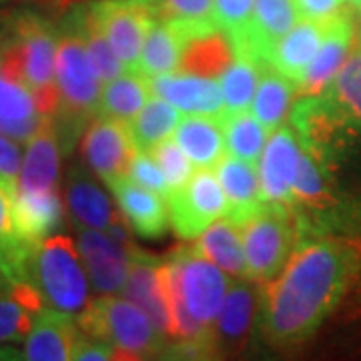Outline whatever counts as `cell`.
<instances>
[{"label": "cell", "mask_w": 361, "mask_h": 361, "mask_svg": "<svg viewBox=\"0 0 361 361\" xmlns=\"http://www.w3.org/2000/svg\"><path fill=\"white\" fill-rule=\"evenodd\" d=\"M357 269L353 247L334 239L301 243L261 297V329L275 348L310 339L339 305Z\"/></svg>", "instance_id": "obj_1"}, {"label": "cell", "mask_w": 361, "mask_h": 361, "mask_svg": "<svg viewBox=\"0 0 361 361\" xmlns=\"http://www.w3.org/2000/svg\"><path fill=\"white\" fill-rule=\"evenodd\" d=\"M56 49L59 26L44 14L16 8L0 16V71L23 82L49 118L59 111Z\"/></svg>", "instance_id": "obj_2"}, {"label": "cell", "mask_w": 361, "mask_h": 361, "mask_svg": "<svg viewBox=\"0 0 361 361\" xmlns=\"http://www.w3.org/2000/svg\"><path fill=\"white\" fill-rule=\"evenodd\" d=\"M56 89L59 111L52 116L63 147L77 141L80 129L99 115V103L103 92V80L90 63L85 40L78 32L71 13L65 25L59 26L56 49Z\"/></svg>", "instance_id": "obj_3"}, {"label": "cell", "mask_w": 361, "mask_h": 361, "mask_svg": "<svg viewBox=\"0 0 361 361\" xmlns=\"http://www.w3.org/2000/svg\"><path fill=\"white\" fill-rule=\"evenodd\" d=\"M30 285L44 310L77 319L90 303V279L71 237L54 233L35 247L26 267Z\"/></svg>", "instance_id": "obj_4"}, {"label": "cell", "mask_w": 361, "mask_h": 361, "mask_svg": "<svg viewBox=\"0 0 361 361\" xmlns=\"http://www.w3.org/2000/svg\"><path fill=\"white\" fill-rule=\"evenodd\" d=\"M78 329L85 336L103 341L113 349H127L141 355H159L167 345L151 317L127 297L103 295L92 299L89 307L77 317Z\"/></svg>", "instance_id": "obj_5"}, {"label": "cell", "mask_w": 361, "mask_h": 361, "mask_svg": "<svg viewBox=\"0 0 361 361\" xmlns=\"http://www.w3.org/2000/svg\"><path fill=\"white\" fill-rule=\"evenodd\" d=\"M167 293L175 297L189 315L213 331L231 279L195 247H180L165 259Z\"/></svg>", "instance_id": "obj_6"}, {"label": "cell", "mask_w": 361, "mask_h": 361, "mask_svg": "<svg viewBox=\"0 0 361 361\" xmlns=\"http://www.w3.org/2000/svg\"><path fill=\"white\" fill-rule=\"evenodd\" d=\"M291 207L265 203L245 221L239 231L243 237L247 277L255 283L277 279L293 257L297 229L289 213Z\"/></svg>", "instance_id": "obj_7"}, {"label": "cell", "mask_w": 361, "mask_h": 361, "mask_svg": "<svg viewBox=\"0 0 361 361\" xmlns=\"http://www.w3.org/2000/svg\"><path fill=\"white\" fill-rule=\"evenodd\" d=\"M167 207L171 227L183 239H197L229 211L219 179L209 169H199L187 185L169 193Z\"/></svg>", "instance_id": "obj_8"}, {"label": "cell", "mask_w": 361, "mask_h": 361, "mask_svg": "<svg viewBox=\"0 0 361 361\" xmlns=\"http://www.w3.org/2000/svg\"><path fill=\"white\" fill-rule=\"evenodd\" d=\"M89 6L118 61L135 73L142 42L157 20L149 0H92Z\"/></svg>", "instance_id": "obj_9"}, {"label": "cell", "mask_w": 361, "mask_h": 361, "mask_svg": "<svg viewBox=\"0 0 361 361\" xmlns=\"http://www.w3.org/2000/svg\"><path fill=\"white\" fill-rule=\"evenodd\" d=\"M77 247L92 289L101 295L123 293L137 253L135 243H125L109 231L78 227Z\"/></svg>", "instance_id": "obj_10"}, {"label": "cell", "mask_w": 361, "mask_h": 361, "mask_svg": "<svg viewBox=\"0 0 361 361\" xmlns=\"http://www.w3.org/2000/svg\"><path fill=\"white\" fill-rule=\"evenodd\" d=\"M65 207L75 229H101L113 233L125 243H133L127 223L111 203L109 195L92 180L85 169L73 167L66 175Z\"/></svg>", "instance_id": "obj_11"}, {"label": "cell", "mask_w": 361, "mask_h": 361, "mask_svg": "<svg viewBox=\"0 0 361 361\" xmlns=\"http://www.w3.org/2000/svg\"><path fill=\"white\" fill-rule=\"evenodd\" d=\"M80 151L87 167L109 187L115 180L127 177L130 157L137 149L125 123L97 116L85 130Z\"/></svg>", "instance_id": "obj_12"}, {"label": "cell", "mask_w": 361, "mask_h": 361, "mask_svg": "<svg viewBox=\"0 0 361 361\" xmlns=\"http://www.w3.org/2000/svg\"><path fill=\"white\" fill-rule=\"evenodd\" d=\"M301 151L303 147L293 125H281L271 133L257 163L261 193L265 203H279L287 207L295 203L293 180Z\"/></svg>", "instance_id": "obj_13"}, {"label": "cell", "mask_w": 361, "mask_h": 361, "mask_svg": "<svg viewBox=\"0 0 361 361\" xmlns=\"http://www.w3.org/2000/svg\"><path fill=\"white\" fill-rule=\"evenodd\" d=\"M123 297L139 305L155 323L157 329L167 337V341H173V315L165 279V259H157L137 249Z\"/></svg>", "instance_id": "obj_14"}, {"label": "cell", "mask_w": 361, "mask_h": 361, "mask_svg": "<svg viewBox=\"0 0 361 361\" xmlns=\"http://www.w3.org/2000/svg\"><path fill=\"white\" fill-rule=\"evenodd\" d=\"M355 40V23L348 11L325 23V32L313 63L305 71L299 87L303 94H319L331 87L339 71L348 63Z\"/></svg>", "instance_id": "obj_15"}, {"label": "cell", "mask_w": 361, "mask_h": 361, "mask_svg": "<svg viewBox=\"0 0 361 361\" xmlns=\"http://www.w3.org/2000/svg\"><path fill=\"white\" fill-rule=\"evenodd\" d=\"M151 90L165 99L183 115L217 116L225 113L223 90L217 78L197 77L187 73H171L149 78Z\"/></svg>", "instance_id": "obj_16"}, {"label": "cell", "mask_w": 361, "mask_h": 361, "mask_svg": "<svg viewBox=\"0 0 361 361\" xmlns=\"http://www.w3.org/2000/svg\"><path fill=\"white\" fill-rule=\"evenodd\" d=\"M257 283L251 279H235L229 285L217 319L213 323V341L221 353L237 351L253 329L259 310Z\"/></svg>", "instance_id": "obj_17"}, {"label": "cell", "mask_w": 361, "mask_h": 361, "mask_svg": "<svg viewBox=\"0 0 361 361\" xmlns=\"http://www.w3.org/2000/svg\"><path fill=\"white\" fill-rule=\"evenodd\" d=\"M61 139L52 118H47L40 130L26 142L23 167L16 191L44 193L59 191L61 179Z\"/></svg>", "instance_id": "obj_18"}, {"label": "cell", "mask_w": 361, "mask_h": 361, "mask_svg": "<svg viewBox=\"0 0 361 361\" xmlns=\"http://www.w3.org/2000/svg\"><path fill=\"white\" fill-rule=\"evenodd\" d=\"M13 199L14 229L18 237L37 247L40 241L59 233L65 221V203L59 191H44V193H28L16 191Z\"/></svg>", "instance_id": "obj_19"}, {"label": "cell", "mask_w": 361, "mask_h": 361, "mask_svg": "<svg viewBox=\"0 0 361 361\" xmlns=\"http://www.w3.org/2000/svg\"><path fill=\"white\" fill-rule=\"evenodd\" d=\"M215 175L219 179L223 193L227 197V203H229L227 219L231 221L233 225L241 227L265 205L257 165L247 163L243 159H237L233 155H225L215 167Z\"/></svg>", "instance_id": "obj_20"}, {"label": "cell", "mask_w": 361, "mask_h": 361, "mask_svg": "<svg viewBox=\"0 0 361 361\" xmlns=\"http://www.w3.org/2000/svg\"><path fill=\"white\" fill-rule=\"evenodd\" d=\"M327 94L331 99L336 123L327 147L329 157L336 149L337 141L349 135H361V47L351 51L348 63L327 89Z\"/></svg>", "instance_id": "obj_21"}, {"label": "cell", "mask_w": 361, "mask_h": 361, "mask_svg": "<svg viewBox=\"0 0 361 361\" xmlns=\"http://www.w3.org/2000/svg\"><path fill=\"white\" fill-rule=\"evenodd\" d=\"M109 189L115 195L121 215L137 235L145 239H157L167 231L171 221H169V207L163 201L165 197L137 185L129 177L115 180L113 185H109Z\"/></svg>", "instance_id": "obj_22"}, {"label": "cell", "mask_w": 361, "mask_h": 361, "mask_svg": "<svg viewBox=\"0 0 361 361\" xmlns=\"http://www.w3.org/2000/svg\"><path fill=\"white\" fill-rule=\"evenodd\" d=\"M301 20L295 0H255L253 25L247 42L237 54H247L269 65L271 51Z\"/></svg>", "instance_id": "obj_23"}, {"label": "cell", "mask_w": 361, "mask_h": 361, "mask_svg": "<svg viewBox=\"0 0 361 361\" xmlns=\"http://www.w3.org/2000/svg\"><path fill=\"white\" fill-rule=\"evenodd\" d=\"M77 319L42 310L25 337V361H75Z\"/></svg>", "instance_id": "obj_24"}, {"label": "cell", "mask_w": 361, "mask_h": 361, "mask_svg": "<svg viewBox=\"0 0 361 361\" xmlns=\"http://www.w3.org/2000/svg\"><path fill=\"white\" fill-rule=\"evenodd\" d=\"M49 116L40 113L37 97L23 82L0 71V133L18 142H28Z\"/></svg>", "instance_id": "obj_25"}, {"label": "cell", "mask_w": 361, "mask_h": 361, "mask_svg": "<svg viewBox=\"0 0 361 361\" xmlns=\"http://www.w3.org/2000/svg\"><path fill=\"white\" fill-rule=\"evenodd\" d=\"M323 32H325V23H313V20L301 18L283 39L275 44V49L271 51L269 65L287 78H291L299 87L305 71L310 68L315 54L319 51Z\"/></svg>", "instance_id": "obj_26"}, {"label": "cell", "mask_w": 361, "mask_h": 361, "mask_svg": "<svg viewBox=\"0 0 361 361\" xmlns=\"http://www.w3.org/2000/svg\"><path fill=\"white\" fill-rule=\"evenodd\" d=\"M175 141L197 169H215L227 151L217 116L183 115L175 129Z\"/></svg>", "instance_id": "obj_27"}, {"label": "cell", "mask_w": 361, "mask_h": 361, "mask_svg": "<svg viewBox=\"0 0 361 361\" xmlns=\"http://www.w3.org/2000/svg\"><path fill=\"white\" fill-rule=\"evenodd\" d=\"M235 56L237 52L231 39L221 28H215L203 35L185 39L179 73L219 78L225 73V68L235 61Z\"/></svg>", "instance_id": "obj_28"}, {"label": "cell", "mask_w": 361, "mask_h": 361, "mask_svg": "<svg viewBox=\"0 0 361 361\" xmlns=\"http://www.w3.org/2000/svg\"><path fill=\"white\" fill-rule=\"evenodd\" d=\"M195 249L227 275H233L235 279H249L243 237L239 227L233 225L227 217L215 221L207 231L201 233L197 237Z\"/></svg>", "instance_id": "obj_29"}, {"label": "cell", "mask_w": 361, "mask_h": 361, "mask_svg": "<svg viewBox=\"0 0 361 361\" xmlns=\"http://www.w3.org/2000/svg\"><path fill=\"white\" fill-rule=\"evenodd\" d=\"M297 85L281 75L271 65H263L259 78L255 99L251 104V113L267 127L269 133L277 130L285 123L291 111V101Z\"/></svg>", "instance_id": "obj_30"}, {"label": "cell", "mask_w": 361, "mask_h": 361, "mask_svg": "<svg viewBox=\"0 0 361 361\" xmlns=\"http://www.w3.org/2000/svg\"><path fill=\"white\" fill-rule=\"evenodd\" d=\"M44 310L39 293L28 283H14L0 293V345L25 341L32 323Z\"/></svg>", "instance_id": "obj_31"}, {"label": "cell", "mask_w": 361, "mask_h": 361, "mask_svg": "<svg viewBox=\"0 0 361 361\" xmlns=\"http://www.w3.org/2000/svg\"><path fill=\"white\" fill-rule=\"evenodd\" d=\"M180 111L161 97L149 99L141 109V113L127 123L130 141L137 151L153 153L155 147L175 135V129L180 121Z\"/></svg>", "instance_id": "obj_32"}, {"label": "cell", "mask_w": 361, "mask_h": 361, "mask_svg": "<svg viewBox=\"0 0 361 361\" xmlns=\"http://www.w3.org/2000/svg\"><path fill=\"white\" fill-rule=\"evenodd\" d=\"M149 92H153L149 78L141 77L139 73H123L121 77L103 85L99 116L127 125L141 113L149 101Z\"/></svg>", "instance_id": "obj_33"}, {"label": "cell", "mask_w": 361, "mask_h": 361, "mask_svg": "<svg viewBox=\"0 0 361 361\" xmlns=\"http://www.w3.org/2000/svg\"><path fill=\"white\" fill-rule=\"evenodd\" d=\"M183 47L185 40L175 28H171L161 20H155L142 42L141 59L135 73H139L145 78L179 73Z\"/></svg>", "instance_id": "obj_34"}, {"label": "cell", "mask_w": 361, "mask_h": 361, "mask_svg": "<svg viewBox=\"0 0 361 361\" xmlns=\"http://www.w3.org/2000/svg\"><path fill=\"white\" fill-rule=\"evenodd\" d=\"M157 20L179 32L183 40L219 28L213 0H149Z\"/></svg>", "instance_id": "obj_35"}, {"label": "cell", "mask_w": 361, "mask_h": 361, "mask_svg": "<svg viewBox=\"0 0 361 361\" xmlns=\"http://www.w3.org/2000/svg\"><path fill=\"white\" fill-rule=\"evenodd\" d=\"M225 145L229 155L257 165L263 149L269 141V130L249 111L243 113H223L219 116Z\"/></svg>", "instance_id": "obj_36"}, {"label": "cell", "mask_w": 361, "mask_h": 361, "mask_svg": "<svg viewBox=\"0 0 361 361\" xmlns=\"http://www.w3.org/2000/svg\"><path fill=\"white\" fill-rule=\"evenodd\" d=\"M35 247L25 243L14 229L13 199L0 185V267L13 283H26V267Z\"/></svg>", "instance_id": "obj_37"}, {"label": "cell", "mask_w": 361, "mask_h": 361, "mask_svg": "<svg viewBox=\"0 0 361 361\" xmlns=\"http://www.w3.org/2000/svg\"><path fill=\"white\" fill-rule=\"evenodd\" d=\"M263 65L265 63H259L247 54H237L231 65L225 68L219 77L225 113H243L251 109Z\"/></svg>", "instance_id": "obj_38"}, {"label": "cell", "mask_w": 361, "mask_h": 361, "mask_svg": "<svg viewBox=\"0 0 361 361\" xmlns=\"http://www.w3.org/2000/svg\"><path fill=\"white\" fill-rule=\"evenodd\" d=\"M293 195H295V203L301 201L313 207H323V203H327L331 197L329 183L323 173V163L307 149H303L299 157L295 180H293Z\"/></svg>", "instance_id": "obj_39"}, {"label": "cell", "mask_w": 361, "mask_h": 361, "mask_svg": "<svg viewBox=\"0 0 361 361\" xmlns=\"http://www.w3.org/2000/svg\"><path fill=\"white\" fill-rule=\"evenodd\" d=\"M213 8L217 26L231 39L235 52L241 51L251 32L255 0H213Z\"/></svg>", "instance_id": "obj_40"}, {"label": "cell", "mask_w": 361, "mask_h": 361, "mask_svg": "<svg viewBox=\"0 0 361 361\" xmlns=\"http://www.w3.org/2000/svg\"><path fill=\"white\" fill-rule=\"evenodd\" d=\"M155 157L159 167L165 175V180L169 185V193L180 189L183 185H187L191 177H193V163L191 159L185 155V151L180 149L175 139H167L163 141L159 147H155V151L151 153Z\"/></svg>", "instance_id": "obj_41"}, {"label": "cell", "mask_w": 361, "mask_h": 361, "mask_svg": "<svg viewBox=\"0 0 361 361\" xmlns=\"http://www.w3.org/2000/svg\"><path fill=\"white\" fill-rule=\"evenodd\" d=\"M127 177L130 180H135L137 185L145 187V189L153 191V193L161 195L165 199L169 197V185L165 180V175H163L157 159L151 153L135 151L133 157H130Z\"/></svg>", "instance_id": "obj_42"}, {"label": "cell", "mask_w": 361, "mask_h": 361, "mask_svg": "<svg viewBox=\"0 0 361 361\" xmlns=\"http://www.w3.org/2000/svg\"><path fill=\"white\" fill-rule=\"evenodd\" d=\"M23 157H25V151L20 149V142L0 133V185L6 189V193L11 197L16 193Z\"/></svg>", "instance_id": "obj_43"}, {"label": "cell", "mask_w": 361, "mask_h": 361, "mask_svg": "<svg viewBox=\"0 0 361 361\" xmlns=\"http://www.w3.org/2000/svg\"><path fill=\"white\" fill-rule=\"evenodd\" d=\"M348 0H295L297 11L303 20L327 23L343 13V4Z\"/></svg>", "instance_id": "obj_44"}, {"label": "cell", "mask_w": 361, "mask_h": 361, "mask_svg": "<svg viewBox=\"0 0 361 361\" xmlns=\"http://www.w3.org/2000/svg\"><path fill=\"white\" fill-rule=\"evenodd\" d=\"M111 357H113V348H109L103 341L85 336L78 329L77 343H75V361H113Z\"/></svg>", "instance_id": "obj_45"}, {"label": "cell", "mask_w": 361, "mask_h": 361, "mask_svg": "<svg viewBox=\"0 0 361 361\" xmlns=\"http://www.w3.org/2000/svg\"><path fill=\"white\" fill-rule=\"evenodd\" d=\"M0 361H25V353L11 345H0Z\"/></svg>", "instance_id": "obj_46"}, {"label": "cell", "mask_w": 361, "mask_h": 361, "mask_svg": "<svg viewBox=\"0 0 361 361\" xmlns=\"http://www.w3.org/2000/svg\"><path fill=\"white\" fill-rule=\"evenodd\" d=\"M20 2H51L56 6H71V4H80V0H0V6L4 4H20Z\"/></svg>", "instance_id": "obj_47"}, {"label": "cell", "mask_w": 361, "mask_h": 361, "mask_svg": "<svg viewBox=\"0 0 361 361\" xmlns=\"http://www.w3.org/2000/svg\"><path fill=\"white\" fill-rule=\"evenodd\" d=\"M13 285H14L13 281L6 277V273H4V271H2V267H0V293H2V291H8Z\"/></svg>", "instance_id": "obj_48"}, {"label": "cell", "mask_w": 361, "mask_h": 361, "mask_svg": "<svg viewBox=\"0 0 361 361\" xmlns=\"http://www.w3.org/2000/svg\"><path fill=\"white\" fill-rule=\"evenodd\" d=\"M348 4H351L353 8H357V11H361V0H348Z\"/></svg>", "instance_id": "obj_49"}, {"label": "cell", "mask_w": 361, "mask_h": 361, "mask_svg": "<svg viewBox=\"0 0 361 361\" xmlns=\"http://www.w3.org/2000/svg\"><path fill=\"white\" fill-rule=\"evenodd\" d=\"M145 361H165V360H163L161 355H151V357H147Z\"/></svg>", "instance_id": "obj_50"}, {"label": "cell", "mask_w": 361, "mask_h": 361, "mask_svg": "<svg viewBox=\"0 0 361 361\" xmlns=\"http://www.w3.org/2000/svg\"><path fill=\"white\" fill-rule=\"evenodd\" d=\"M357 32H360V40H361V18H360V26H357Z\"/></svg>", "instance_id": "obj_51"}]
</instances>
